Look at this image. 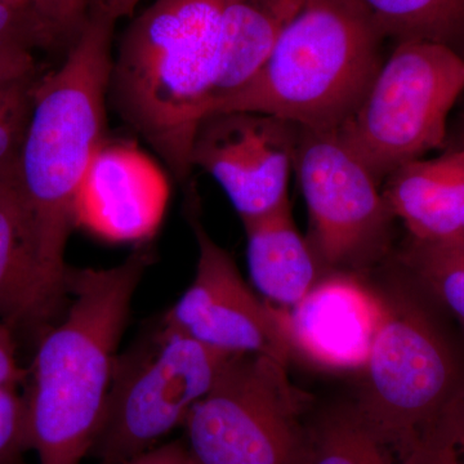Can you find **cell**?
Masks as SVG:
<instances>
[{
    "label": "cell",
    "instance_id": "4fadbf2b",
    "mask_svg": "<svg viewBox=\"0 0 464 464\" xmlns=\"http://www.w3.org/2000/svg\"><path fill=\"white\" fill-rule=\"evenodd\" d=\"M279 313L293 353L323 368L351 371L364 368L382 299L353 277L338 274L320 280L299 304Z\"/></svg>",
    "mask_w": 464,
    "mask_h": 464
},
{
    "label": "cell",
    "instance_id": "7402d4cb",
    "mask_svg": "<svg viewBox=\"0 0 464 464\" xmlns=\"http://www.w3.org/2000/svg\"><path fill=\"white\" fill-rule=\"evenodd\" d=\"M400 464H464V386L424 427Z\"/></svg>",
    "mask_w": 464,
    "mask_h": 464
},
{
    "label": "cell",
    "instance_id": "5b68a950",
    "mask_svg": "<svg viewBox=\"0 0 464 464\" xmlns=\"http://www.w3.org/2000/svg\"><path fill=\"white\" fill-rule=\"evenodd\" d=\"M359 401L353 406L399 464L415 440L464 386L456 350L415 299H382V314Z\"/></svg>",
    "mask_w": 464,
    "mask_h": 464
},
{
    "label": "cell",
    "instance_id": "83f0119b",
    "mask_svg": "<svg viewBox=\"0 0 464 464\" xmlns=\"http://www.w3.org/2000/svg\"><path fill=\"white\" fill-rule=\"evenodd\" d=\"M142 0H103L102 7L112 20L130 16Z\"/></svg>",
    "mask_w": 464,
    "mask_h": 464
},
{
    "label": "cell",
    "instance_id": "7a4b0ae2",
    "mask_svg": "<svg viewBox=\"0 0 464 464\" xmlns=\"http://www.w3.org/2000/svg\"><path fill=\"white\" fill-rule=\"evenodd\" d=\"M114 23L102 5L88 17L63 65L42 76L18 157L16 179L32 219L52 304L67 299L65 252L76 203L105 143Z\"/></svg>",
    "mask_w": 464,
    "mask_h": 464
},
{
    "label": "cell",
    "instance_id": "4dcf8cb0",
    "mask_svg": "<svg viewBox=\"0 0 464 464\" xmlns=\"http://www.w3.org/2000/svg\"><path fill=\"white\" fill-rule=\"evenodd\" d=\"M100 464H106V463H100Z\"/></svg>",
    "mask_w": 464,
    "mask_h": 464
},
{
    "label": "cell",
    "instance_id": "8992f818",
    "mask_svg": "<svg viewBox=\"0 0 464 464\" xmlns=\"http://www.w3.org/2000/svg\"><path fill=\"white\" fill-rule=\"evenodd\" d=\"M464 93V56L445 43L399 42L338 128L378 179L441 149Z\"/></svg>",
    "mask_w": 464,
    "mask_h": 464
},
{
    "label": "cell",
    "instance_id": "9c48e42d",
    "mask_svg": "<svg viewBox=\"0 0 464 464\" xmlns=\"http://www.w3.org/2000/svg\"><path fill=\"white\" fill-rule=\"evenodd\" d=\"M295 172L322 264L355 265L380 252L392 218L381 179L338 130L299 128Z\"/></svg>",
    "mask_w": 464,
    "mask_h": 464
},
{
    "label": "cell",
    "instance_id": "d6986e66",
    "mask_svg": "<svg viewBox=\"0 0 464 464\" xmlns=\"http://www.w3.org/2000/svg\"><path fill=\"white\" fill-rule=\"evenodd\" d=\"M304 464H395L359 415L341 409L310 424Z\"/></svg>",
    "mask_w": 464,
    "mask_h": 464
},
{
    "label": "cell",
    "instance_id": "ffe728a7",
    "mask_svg": "<svg viewBox=\"0 0 464 464\" xmlns=\"http://www.w3.org/2000/svg\"><path fill=\"white\" fill-rule=\"evenodd\" d=\"M405 262L420 285L464 326V240L447 244L411 240Z\"/></svg>",
    "mask_w": 464,
    "mask_h": 464
},
{
    "label": "cell",
    "instance_id": "d4e9b609",
    "mask_svg": "<svg viewBox=\"0 0 464 464\" xmlns=\"http://www.w3.org/2000/svg\"><path fill=\"white\" fill-rule=\"evenodd\" d=\"M90 3L91 0H30V8L53 43L78 36L87 23Z\"/></svg>",
    "mask_w": 464,
    "mask_h": 464
},
{
    "label": "cell",
    "instance_id": "30bf717a",
    "mask_svg": "<svg viewBox=\"0 0 464 464\" xmlns=\"http://www.w3.org/2000/svg\"><path fill=\"white\" fill-rule=\"evenodd\" d=\"M192 227L198 243L194 280L161 323L217 353L264 355L288 365L295 353L279 308L258 299L200 222Z\"/></svg>",
    "mask_w": 464,
    "mask_h": 464
},
{
    "label": "cell",
    "instance_id": "44dd1931",
    "mask_svg": "<svg viewBox=\"0 0 464 464\" xmlns=\"http://www.w3.org/2000/svg\"><path fill=\"white\" fill-rule=\"evenodd\" d=\"M52 44L30 7H16L0 0V76L38 72L34 48Z\"/></svg>",
    "mask_w": 464,
    "mask_h": 464
},
{
    "label": "cell",
    "instance_id": "8fae6325",
    "mask_svg": "<svg viewBox=\"0 0 464 464\" xmlns=\"http://www.w3.org/2000/svg\"><path fill=\"white\" fill-rule=\"evenodd\" d=\"M299 128L273 115L226 111L208 115L190 152L224 188L241 221L258 218L289 200Z\"/></svg>",
    "mask_w": 464,
    "mask_h": 464
},
{
    "label": "cell",
    "instance_id": "5bb4252c",
    "mask_svg": "<svg viewBox=\"0 0 464 464\" xmlns=\"http://www.w3.org/2000/svg\"><path fill=\"white\" fill-rule=\"evenodd\" d=\"M384 198L411 240H464V146L436 158L409 161L386 179Z\"/></svg>",
    "mask_w": 464,
    "mask_h": 464
},
{
    "label": "cell",
    "instance_id": "603a6c76",
    "mask_svg": "<svg viewBox=\"0 0 464 464\" xmlns=\"http://www.w3.org/2000/svg\"><path fill=\"white\" fill-rule=\"evenodd\" d=\"M39 79L34 72L0 81V177L16 170Z\"/></svg>",
    "mask_w": 464,
    "mask_h": 464
},
{
    "label": "cell",
    "instance_id": "7c38bea8",
    "mask_svg": "<svg viewBox=\"0 0 464 464\" xmlns=\"http://www.w3.org/2000/svg\"><path fill=\"white\" fill-rule=\"evenodd\" d=\"M167 200L166 179L148 157L105 141L79 192L76 226L115 243L145 241L163 221Z\"/></svg>",
    "mask_w": 464,
    "mask_h": 464
},
{
    "label": "cell",
    "instance_id": "ba28073f",
    "mask_svg": "<svg viewBox=\"0 0 464 464\" xmlns=\"http://www.w3.org/2000/svg\"><path fill=\"white\" fill-rule=\"evenodd\" d=\"M232 356L160 322L116 359L105 411L91 456L123 464L182 429Z\"/></svg>",
    "mask_w": 464,
    "mask_h": 464
},
{
    "label": "cell",
    "instance_id": "f1b7e54d",
    "mask_svg": "<svg viewBox=\"0 0 464 464\" xmlns=\"http://www.w3.org/2000/svg\"><path fill=\"white\" fill-rule=\"evenodd\" d=\"M2 2L16 5V7H30V0H2Z\"/></svg>",
    "mask_w": 464,
    "mask_h": 464
},
{
    "label": "cell",
    "instance_id": "e0dca14e",
    "mask_svg": "<svg viewBox=\"0 0 464 464\" xmlns=\"http://www.w3.org/2000/svg\"><path fill=\"white\" fill-rule=\"evenodd\" d=\"M307 0H230L222 21L215 103L249 83L270 57L286 25ZM206 115V116H207Z\"/></svg>",
    "mask_w": 464,
    "mask_h": 464
},
{
    "label": "cell",
    "instance_id": "277c9868",
    "mask_svg": "<svg viewBox=\"0 0 464 464\" xmlns=\"http://www.w3.org/2000/svg\"><path fill=\"white\" fill-rule=\"evenodd\" d=\"M383 38L362 0H307L255 78L208 115L261 112L301 130H338L383 63Z\"/></svg>",
    "mask_w": 464,
    "mask_h": 464
},
{
    "label": "cell",
    "instance_id": "f546056e",
    "mask_svg": "<svg viewBox=\"0 0 464 464\" xmlns=\"http://www.w3.org/2000/svg\"><path fill=\"white\" fill-rule=\"evenodd\" d=\"M9 79H14V78H9ZM0 81H7V79H0Z\"/></svg>",
    "mask_w": 464,
    "mask_h": 464
},
{
    "label": "cell",
    "instance_id": "6da1fadb",
    "mask_svg": "<svg viewBox=\"0 0 464 464\" xmlns=\"http://www.w3.org/2000/svg\"><path fill=\"white\" fill-rule=\"evenodd\" d=\"M151 252L109 268H67L65 316L43 335L25 386L30 453L82 464L99 435L119 344Z\"/></svg>",
    "mask_w": 464,
    "mask_h": 464
},
{
    "label": "cell",
    "instance_id": "52a82bcc",
    "mask_svg": "<svg viewBox=\"0 0 464 464\" xmlns=\"http://www.w3.org/2000/svg\"><path fill=\"white\" fill-rule=\"evenodd\" d=\"M310 396L288 365L264 355L232 356L183 424L195 464H304Z\"/></svg>",
    "mask_w": 464,
    "mask_h": 464
},
{
    "label": "cell",
    "instance_id": "484cf974",
    "mask_svg": "<svg viewBox=\"0 0 464 464\" xmlns=\"http://www.w3.org/2000/svg\"><path fill=\"white\" fill-rule=\"evenodd\" d=\"M16 329L14 324L0 322V389L25 386L27 369L18 364Z\"/></svg>",
    "mask_w": 464,
    "mask_h": 464
},
{
    "label": "cell",
    "instance_id": "3957f363",
    "mask_svg": "<svg viewBox=\"0 0 464 464\" xmlns=\"http://www.w3.org/2000/svg\"><path fill=\"white\" fill-rule=\"evenodd\" d=\"M230 0H157L130 24L112 60L109 99L179 179L218 78Z\"/></svg>",
    "mask_w": 464,
    "mask_h": 464
},
{
    "label": "cell",
    "instance_id": "ac0fdd59",
    "mask_svg": "<svg viewBox=\"0 0 464 464\" xmlns=\"http://www.w3.org/2000/svg\"><path fill=\"white\" fill-rule=\"evenodd\" d=\"M382 35L445 43L464 25V0H362Z\"/></svg>",
    "mask_w": 464,
    "mask_h": 464
},
{
    "label": "cell",
    "instance_id": "9a60e30c",
    "mask_svg": "<svg viewBox=\"0 0 464 464\" xmlns=\"http://www.w3.org/2000/svg\"><path fill=\"white\" fill-rule=\"evenodd\" d=\"M243 225L253 285L268 304L295 307L319 282V259L295 227L290 201Z\"/></svg>",
    "mask_w": 464,
    "mask_h": 464
},
{
    "label": "cell",
    "instance_id": "4316f807",
    "mask_svg": "<svg viewBox=\"0 0 464 464\" xmlns=\"http://www.w3.org/2000/svg\"><path fill=\"white\" fill-rule=\"evenodd\" d=\"M123 464H195L182 439L166 441Z\"/></svg>",
    "mask_w": 464,
    "mask_h": 464
},
{
    "label": "cell",
    "instance_id": "2e32d148",
    "mask_svg": "<svg viewBox=\"0 0 464 464\" xmlns=\"http://www.w3.org/2000/svg\"><path fill=\"white\" fill-rule=\"evenodd\" d=\"M54 313L14 170L0 177V322L18 326L43 322Z\"/></svg>",
    "mask_w": 464,
    "mask_h": 464
},
{
    "label": "cell",
    "instance_id": "cb8c5ba5",
    "mask_svg": "<svg viewBox=\"0 0 464 464\" xmlns=\"http://www.w3.org/2000/svg\"><path fill=\"white\" fill-rule=\"evenodd\" d=\"M30 453L23 387L0 389V464H25Z\"/></svg>",
    "mask_w": 464,
    "mask_h": 464
}]
</instances>
